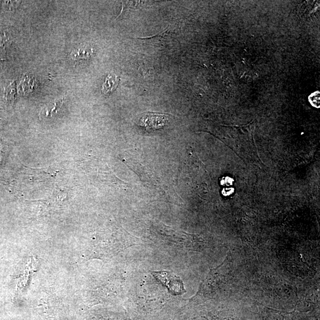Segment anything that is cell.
I'll return each mask as SVG.
<instances>
[{"instance_id": "obj_2", "label": "cell", "mask_w": 320, "mask_h": 320, "mask_svg": "<svg viewBox=\"0 0 320 320\" xmlns=\"http://www.w3.org/2000/svg\"><path fill=\"white\" fill-rule=\"evenodd\" d=\"M169 116L163 113L147 112L140 119V125L147 130L160 129L168 123Z\"/></svg>"}, {"instance_id": "obj_6", "label": "cell", "mask_w": 320, "mask_h": 320, "mask_svg": "<svg viewBox=\"0 0 320 320\" xmlns=\"http://www.w3.org/2000/svg\"><path fill=\"white\" fill-rule=\"evenodd\" d=\"M309 101L313 107L316 108L320 107V92L316 91L315 93L311 94L309 97Z\"/></svg>"}, {"instance_id": "obj_5", "label": "cell", "mask_w": 320, "mask_h": 320, "mask_svg": "<svg viewBox=\"0 0 320 320\" xmlns=\"http://www.w3.org/2000/svg\"><path fill=\"white\" fill-rule=\"evenodd\" d=\"M64 104V99H58L54 102V105H52V108H50L48 107H44L41 110L40 115L42 116L49 117L52 116V114L57 113L58 110L60 109L61 107Z\"/></svg>"}, {"instance_id": "obj_3", "label": "cell", "mask_w": 320, "mask_h": 320, "mask_svg": "<svg viewBox=\"0 0 320 320\" xmlns=\"http://www.w3.org/2000/svg\"><path fill=\"white\" fill-rule=\"evenodd\" d=\"M119 82V79L118 77L113 76V75H108L103 85V93L107 94L112 92L118 87Z\"/></svg>"}, {"instance_id": "obj_1", "label": "cell", "mask_w": 320, "mask_h": 320, "mask_svg": "<svg viewBox=\"0 0 320 320\" xmlns=\"http://www.w3.org/2000/svg\"><path fill=\"white\" fill-rule=\"evenodd\" d=\"M152 274L173 296L183 294L186 292L182 280L176 275L168 271L152 272Z\"/></svg>"}, {"instance_id": "obj_7", "label": "cell", "mask_w": 320, "mask_h": 320, "mask_svg": "<svg viewBox=\"0 0 320 320\" xmlns=\"http://www.w3.org/2000/svg\"><path fill=\"white\" fill-rule=\"evenodd\" d=\"M234 180L230 177H225L222 178L221 181V184L224 186H230L233 184Z\"/></svg>"}, {"instance_id": "obj_8", "label": "cell", "mask_w": 320, "mask_h": 320, "mask_svg": "<svg viewBox=\"0 0 320 320\" xmlns=\"http://www.w3.org/2000/svg\"><path fill=\"white\" fill-rule=\"evenodd\" d=\"M235 192V189L232 188H224L222 191V193L225 196H230Z\"/></svg>"}, {"instance_id": "obj_4", "label": "cell", "mask_w": 320, "mask_h": 320, "mask_svg": "<svg viewBox=\"0 0 320 320\" xmlns=\"http://www.w3.org/2000/svg\"><path fill=\"white\" fill-rule=\"evenodd\" d=\"M93 49L86 47H82L71 52L70 57L72 60L75 61L88 59L92 55Z\"/></svg>"}]
</instances>
